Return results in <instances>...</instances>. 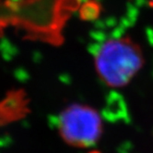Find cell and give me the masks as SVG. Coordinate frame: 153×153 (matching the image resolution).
<instances>
[{"mask_svg": "<svg viewBox=\"0 0 153 153\" xmlns=\"http://www.w3.org/2000/svg\"><path fill=\"white\" fill-rule=\"evenodd\" d=\"M152 1H153V0H152Z\"/></svg>", "mask_w": 153, "mask_h": 153, "instance_id": "obj_3", "label": "cell"}, {"mask_svg": "<svg viewBox=\"0 0 153 153\" xmlns=\"http://www.w3.org/2000/svg\"><path fill=\"white\" fill-rule=\"evenodd\" d=\"M58 130L65 143L75 148L86 149L99 141L102 135L103 123L96 109L74 103L61 112Z\"/></svg>", "mask_w": 153, "mask_h": 153, "instance_id": "obj_2", "label": "cell"}, {"mask_svg": "<svg viewBox=\"0 0 153 153\" xmlns=\"http://www.w3.org/2000/svg\"><path fill=\"white\" fill-rule=\"evenodd\" d=\"M143 63L140 47L127 37L105 41L95 54L97 74L112 88L127 85L141 69Z\"/></svg>", "mask_w": 153, "mask_h": 153, "instance_id": "obj_1", "label": "cell"}]
</instances>
